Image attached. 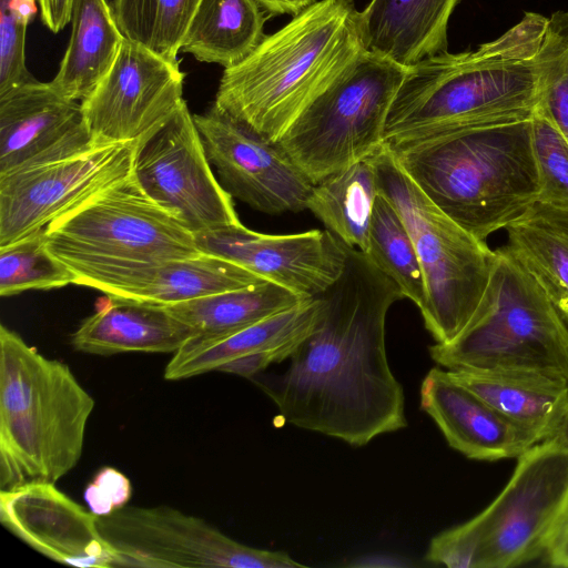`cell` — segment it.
Wrapping results in <instances>:
<instances>
[{
    "label": "cell",
    "instance_id": "6da1fadb",
    "mask_svg": "<svg viewBox=\"0 0 568 568\" xmlns=\"http://www.w3.org/2000/svg\"><path fill=\"white\" fill-rule=\"evenodd\" d=\"M321 317L281 374L252 379L286 423L355 447L407 426L405 396L389 367L385 328L398 286L347 245L338 278L320 295Z\"/></svg>",
    "mask_w": 568,
    "mask_h": 568
},
{
    "label": "cell",
    "instance_id": "7a4b0ae2",
    "mask_svg": "<svg viewBox=\"0 0 568 568\" xmlns=\"http://www.w3.org/2000/svg\"><path fill=\"white\" fill-rule=\"evenodd\" d=\"M567 53L549 17L525 12L498 38L405 69L389 108L384 142L530 119Z\"/></svg>",
    "mask_w": 568,
    "mask_h": 568
},
{
    "label": "cell",
    "instance_id": "3957f363",
    "mask_svg": "<svg viewBox=\"0 0 568 568\" xmlns=\"http://www.w3.org/2000/svg\"><path fill=\"white\" fill-rule=\"evenodd\" d=\"M387 146L423 193L481 241L538 202L531 118Z\"/></svg>",
    "mask_w": 568,
    "mask_h": 568
},
{
    "label": "cell",
    "instance_id": "277c9868",
    "mask_svg": "<svg viewBox=\"0 0 568 568\" xmlns=\"http://www.w3.org/2000/svg\"><path fill=\"white\" fill-rule=\"evenodd\" d=\"M353 0L315 1L224 69L213 106L277 142L304 108L362 51Z\"/></svg>",
    "mask_w": 568,
    "mask_h": 568
},
{
    "label": "cell",
    "instance_id": "5b68a950",
    "mask_svg": "<svg viewBox=\"0 0 568 568\" xmlns=\"http://www.w3.org/2000/svg\"><path fill=\"white\" fill-rule=\"evenodd\" d=\"M94 399L70 367L0 326V490L55 484L79 463Z\"/></svg>",
    "mask_w": 568,
    "mask_h": 568
},
{
    "label": "cell",
    "instance_id": "8992f818",
    "mask_svg": "<svg viewBox=\"0 0 568 568\" xmlns=\"http://www.w3.org/2000/svg\"><path fill=\"white\" fill-rule=\"evenodd\" d=\"M446 369L494 368L541 373L568 382V327L537 280L504 246L465 329L429 346Z\"/></svg>",
    "mask_w": 568,
    "mask_h": 568
},
{
    "label": "cell",
    "instance_id": "52a82bcc",
    "mask_svg": "<svg viewBox=\"0 0 568 568\" xmlns=\"http://www.w3.org/2000/svg\"><path fill=\"white\" fill-rule=\"evenodd\" d=\"M378 192L400 214L415 245L426 282L420 311L435 343L454 341L474 316L488 284L495 251L467 232L415 184L385 146L371 158Z\"/></svg>",
    "mask_w": 568,
    "mask_h": 568
},
{
    "label": "cell",
    "instance_id": "ba28073f",
    "mask_svg": "<svg viewBox=\"0 0 568 568\" xmlns=\"http://www.w3.org/2000/svg\"><path fill=\"white\" fill-rule=\"evenodd\" d=\"M405 67L362 50L277 140L317 183L369 159L384 146V129Z\"/></svg>",
    "mask_w": 568,
    "mask_h": 568
},
{
    "label": "cell",
    "instance_id": "9c48e42d",
    "mask_svg": "<svg viewBox=\"0 0 568 568\" xmlns=\"http://www.w3.org/2000/svg\"><path fill=\"white\" fill-rule=\"evenodd\" d=\"M45 235L48 248L60 260L159 262L202 254L194 234L151 200L132 176L52 222Z\"/></svg>",
    "mask_w": 568,
    "mask_h": 568
},
{
    "label": "cell",
    "instance_id": "30bf717a",
    "mask_svg": "<svg viewBox=\"0 0 568 568\" xmlns=\"http://www.w3.org/2000/svg\"><path fill=\"white\" fill-rule=\"evenodd\" d=\"M567 515L568 449L551 437L517 458L507 485L475 516L484 536V568L544 557Z\"/></svg>",
    "mask_w": 568,
    "mask_h": 568
},
{
    "label": "cell",
    "instance_id": "8fae6325",
    "mask_svg": "<svg viewBox=\"0 0 568 568\" xmlns=\"http://www.w3.org/2000/svg\"><path fill=\"white\" fill-rule=\"evenodd\" d=\"M115 567L304 568L284 551L258 549L169 506H124L97 517Z\"/></svg>",
    "mask_w": 568,
    "mask_h": 568
},
{
    "label": "cell",
    "instance_id": "7c38bea8",
    "mask_svg": "<svg viewBox=\"0 0 568 568\" xmlns=\"http://www.w3.org/2000/svg\"><path fill=\"white\" fill-rule=\"evenodd\" d=\"M132 178L194 235L241 223L233 197L213 174L185 101L136 144Z\"/></svg>",
    "mask_w": 568,
    "mask_h": 568
},
{
    "label": "cell",
    "instance_id": "4fadbf2b",
    "mask_svg": "<svg viewBox=\"0 0 568 568\" xmlns=\"http://www.w3.org/2000/svg\"><path fill=\"white\" fill-rule=\"evenodd\" d=\"M138 143H114L0 175V246L47 229L132 176Z\"/></svg>",
    "mask_w": 568,
    "mask_h": 568
},
{
    "label": "cell",
    "instance_id": "5bb4252c",
    "mask_svg": "<svg viewBox=\"0 0 568 568\" xmlns=\"http://www.w3.org/2000/svg\"><path fill=\"white\" fill-rule=\"evenodd\" d=\"M184 78L180 63L125 38L110 71L81 101L92 145L142 141L184 102Z\"/></svg>",
    "mask_w": 568,
    "mask_h": 568
},
{
    "label": "cell",
    "instance_id": "9a60e30c",
    "mask_svg": "<svg viewBox=\"0 0 568 568\" xmlns=\"http://www.w3.org/2000/svg\"><path fill=\"white\" fill-rule=\"evenodd\" d=\"M223 189L266 214L307 209L314 183L278 145L217 111L193 114Z\"/></svg>",
    "mask_w": 568,
    "mask_h": 568
},
{
    "label": "cell",
    "instance_id": "2e32d148",
    "mask_svg": "<svg viewBox=\"0 0 568 568\" xmlns=\"http://www.w3.org/2000/svg\"><path fill=\"white\" fill-rule=\"evenodd\" d=\"M201 253L232 262L306 298L322 295L342 274L347 244L326 230L264 234L242 223L194 235Z\"/></svg>",
    "mask_w": 568,
    "mask_h": 568
},
{
    "label": "cell",
    "instance_id": "e0dca14e",
    "mask_svg": "<svg viewBox=\"0 0 568 568\" xmlns=\"http://www.w3.org/2000/svg\"><path fill=\"white\" fill-rule=\"evenodd\" d=\"M84 285L122 298L175 304L266 282L226 260L200 254L190 258L142 262L99 257L61 260Z\"/></svg>",
    "mask_w": 568,
    "mask_h": 568
},
{
    "label": "cell",
    "instance_id": "ac0fdd59",
    "mask_svg": "<svg viewBox=\"0 0 568 568\" xmlns=\"http://www.w3.org/2000/svg\"><path fill=\"white\" fill-rule=\"evenodd\" d=\"M97 515L55 484H29L0 490V521L41 555L64 565L112 568L116 555L101 536Z\"/></svg>",
    "mask_w": 568,
    "mask_h": 568
},
{
    "label": "cell",
    "instance_id": "d6986e66",
    "mask_svg": "<svg viewBox=\"0 0 568 568\" xmlns=\"http://www.w3.org/2000/svg\"><path fill=\"white\" fill-rule=\"evenodd\" d=\"M93 148L81 103L38 80L0 97V175Z\"/></svg>",
    "mask_w": 568,
    "mask_h": 568
},
{
    "label": "cell",
    "instance_id": "ffe728a7",
    "mask_svg": "<svg viewBox=\"0 0 568 568\" xmlns=\"http://www.w3.org/2000/svg\"><path fill=\"white\" fill-rule=\"evenodd\" d=\"M420 408L436 423L448 445L475 460L518 458L539 443L483 398L433 367L419 389Z\"/></svg>",
    "mask_w": 568,
    "mask_h": 568
},
{
    "label": "cell",
    "instance_id": "44dd1931",
    "mask_svg": "<svg viewBox=\"0 0 568 568\" xmlns=\"http://www.w3.org/2000/svg\"><path fill=\"white\" fill-rule=\"evenodd\" d=\"M323 310L321 296L305 300L233 334L214 338H191L165 366L164 378L180 381L212 371L237 357L273 353L281 362L312 334Z\"/></svg>",
    "mask_w": 568,
    "mask_h": 568
},
{
    "label": "cell",
    "instance_id": "7402d4cb",
    "mask_svg": "<svg viewBox=\"0 0 568 568\" xmlns=\"http://www.w3.org/2000/svg\"><path fill=\"white\" fill-rule=\"evenodd\" d=\"M191 328L163 305L106 295L71 336L78 352L111 356L129 352L175 353Z\"/></svg>",
    "mask_w": 568,
    "mask_h": 568
},
{
    "label": "cell",
    "instance_id": "603a6c76",
    "mask_svg": "<svg viewBox=\"0 0 568 568\" xmlns=\"http://www.w3.org/2000/svg\"><path fill=\"white\" fill-rule=\"evenodd\" d=\"M460 0H371L358 12L365 50L405 68L447 51L449 18Z\"/></svg>",
    "mask_w": 568,
    "mask_h": 568
},
{
    "label": "cell",
    "instance_id": "cb8c5ba5",
    "mask_svg": "<svg viewBox=\"0 0 568 568\" xmlns=\"http://www.w3.org/2000/svg\"><path fill=\"white\" fill-rule=\"evenodd\" d=\"M447 373L540 442L555 437L568 404L567 381L513 369L458 368Z\"/></svg>",
    "mask_w": 568,
    "mask_h": 568
},
{
    "label": "cell",
    "instance_id": "d4e9b609",
    "mask_svg": "<svg viewBox=\"0 0 568 568\" xmlns=\"http://www.w3.org/2000/svg\"><path fill=\"white\" fill-rule=\"evenodd\" d=\"M71 37L55 77L61 97L82 101L112 68L125 39L106 0H73Z\"/></svg>",
    "mask_w": 568,
    "mask_h": 568
},
{
    "label": "cell",
    "instance_id": "484cf974",
    "mask_svg": "<svg viewBox=\"0 0 568 568\" xmlns=\"http://www.w3.org/2000/svg\"><path fill=\"white\" fill-rule=\"evenodd\" d=\"M506 230L505 247L537 280L568 327V211L536 203Z\"/></svg>",
    "mask_w": 568,
    "mask_h": 568
},
{
    "label": "cell",
    "instance_id": "4316f807",
    "mask_svg": "<svg viewBox=\"0 0 568 568\" xmlns=\"http://www.w3.org/2000/svg\"><path fill=\"white\" fill-rule=\"evenodd\" d=\"M307 300L273 282L211 294L165 310L187 325L192 338L222 337L287 311Z\"/></svg>",
    "mask_w": 568,
    "mask_h": 568
},
{
    "label": "cell",
    "instance_id": "83f0119b",
    "mask_svg": "<svg viewBox=\"0 0 568 568\" xmlns=\"http://www.w3.org/2000/svg\"><path fill=\"white\" fill-rule=\"evenodd\" d=\"M261 8L256 0H201L181 50L224 69L237 64L265 37Z\"/></svg>",
    "mask_w": 568,
    "mask_h": 568
},
{
    "label": "cell",
    "instance_id": "f1b7e54d",
    "mask_svg": "<svg viewBox=\"0 0 568 568\" xmlns=\"http://www.w3.org/2000/svg\"><path fill=\"white\" fill-rule=\"evenodd\" d=\"M377 195L376 169L369 158L315 183L306 210L345 244L365 253Z\"/></svg>",
    "mask_w": 568,
    "mask_h": 568
},
{
    "label": "cell",
    "instance_id": "f546056e",
    "mask_svg": "<svg viewBox=\"0 0 568 568\" xmlns=\"http://www.w3.org/2000/svg\"><path fill=\"white\" fill-rule=\"evenodd\" d=\"M365 254L419 310L427 301L424 272L412 236L394 205L378 192Z\"/></svg>",
    "mask_w": 568,
    "mask_h": 568
},
{
    "label": "cell",
    "instance_id": "4dcf8cb0",
    "mask_svg": "<svg viewBox=\"0 0 568 568\" xmlns=\"http://www.w3.org/2000/svg\"><path fill=\"white\" fill-rule=\"evenodd\" d=\"M75 274L47 245L45 229L0 246V295L74 284Z\"/></svg>",
    "mask_w": 568,
    "mask_h": 568
},
{
    "label": "cell",
    "instance_id": "1f68e13d",
    "mask_svg": "<svg viewBox=\"0 0 568 568\" xmlns=\"http://www.w3.org/2000/svg\"><path fill=\"white\" fill-rule=\"evenodd\" d=\"M531 142L539 181L537 203L568 211V141L539 104L531 116Z\"/></svg>",
    "mask_w": 568,
    "mask_h": 568
},
{
    "label": "cell",
    "instance_id": "d6a6232c",
    "mask_svg": "<svg viewBox=\"0 0 568 568\" xmlns=\"http://www.w3.org/2000/svg\"><path fill=\"white\" fill-rule=\"evenodd\" d=\"M37 0H0V97L37 79L26 64L27 28Z\"/></svg>",
    "mask_w": 568,
    "mask_h": 568
},
{
    "label": "cell",
    "instance_id": "836d02e7",
    "mask_svg": "<svg viewBox=\"0 0 568 568\" xmlns=\"http://www.w3.org/2000/svg\"><path fill=\"white\" fill-rule=\"evenodd\" d=\"M484 536L475 517L434 536L425 560L449 568H484Z\"/></svg>",
    "mask_w": 568,
    "mask_h": 568
},
{
    "label": "cell",
    "instance_id": "e575fe53",
    "mask_svg": "<svg viewBox=\"0 0 568 568\" xmlns=\"http://www.w3.org/2000/svg\"><path fill=\"white\" fill-rule=\"evenodd\" d=\"M201 0H156L150 48L161 57L180 63L178 53Z\"/></svg>",
    "mask_w": 568,
    "mask_h": 568
},
{
    "label": "cell",
    "instance_id": "d590c367",
    "mask_svg": "<svg viewBox=\"0 0 568 568\" xmlns=\"http://www.w3.org/2000/svg\"><path fill=\"white\" fill-rule=\"evenodd\" d=\"M132 495L129 478L113 467L101 468L84 490V500L97 516H106L126 506Z\"/></svg>",
    "mask_w": 568,
    "mask_h": 568
},
{
    "label": "cell",
    "instance_id": "8d00e7d4",
    "mask_svg": "<svg viewBox=\"0 0 568 568\" xmlns=\"http://www.w3.org/2000/svg\"><path fill=\"white\" fill-rule=\"evenodd\" d=\"M549 21L566 40L567 53L559 74L548 88L539 106L568 141V11H555Z\"/></svg>",
    "mask_w": 568,
    "mask_h": 568
},
{
    "label": "cell",
    "instance_id": "74e56055",
    "mask_svg": "<svg viewBox=\"0 0 568 568\" xmlns=\"http://www.w3.org/2000/svg\"><path fill=\"white\" fill-rule=\"evenodd\" d=\"M156 0H114L112 10L119 28L129 40L150 47Z\"/></svg>",
    "mask_w": 568,
    "mask_h": 568
},
{
    "label": "cell",
    "instance_id": "f35d334b",
    "mask_svg": "<svg viewBox=\"0 0 568 568\" xmlns=\"http://www.w3.org/2000/svg\"><path fill=\"white\" fill-rule=\"evenodd\" d=\"M274 363H281L280 358L275 354L257 353L232 359L222 365L217 372L234 374L252 379Z\"/></svg>",
    "mask_w": 568,
    "mask_h": 568
},
{
    "label": "cell",
    "instance_id": "ab89813d",
    "mask_svg": "<svg viewBox=\"0 0 568 568\" xmlns=\"http://www.w3.org/2000/svg\"><path fill=\"white\" fill-rule=\"evenodd\" d=\"M42 23L51 31H61L71 20L73 0H37Z\"/></svg>",
    "mask_w": 568,
    "mask_h": 568
},
{
    "label": "cell",
    "instance_id": "60d3db41",
    "mask_svg": "<svg viewBox=\"0 0 568 568\" xmlns=\"http://www.w3.org/2000/svg\"><path fill=\"white\" fill-rule=\"evenodd\" d=\"M552 567L568 568V515L554 536L544 557Z\"/></svg>",
    "mask_w": 568,
    "mask_h": 568
},
{
    "label": "cell",
    "instance_id": "b9f144b4",
    "mask_svg": "<svg viewBox=\"0 0 568 568\" xmlns=\"http://www.w3.org/2000/svg\"><path fill=\"white\" fill-rule=\"evenodd\" d=\"M270 14L295 16L316 0H256Z\"/></svg>",
    "mask_w": 568,
    "mask_h": 568
},
{
    "label": "cell",
    "instance_id": "7bdbcfd3",
    "mask_svg": "<svg viewBox=\"0 0 568 568\" xmlns=\"http://www.w3.org/2000/svg\"><path fill=\"white\" fill-rule=\"evenodd\" d=\"M568 449V404L561 417L558 430L555 435Z\"/></svg>",
    "mask_w": 568,
    "mask_h": 568
}]
</instances>
